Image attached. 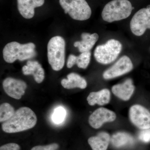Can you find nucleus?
I'll return each mask as SVG.
<instances>
[{
  "label": "nucleus",
  "instance_id": "f257e3e1",
  "mask_svg": "<svg viewBox=\"0 0 150 150\" xmlns=\"http://www.w3.org/2000/svg\"><path fill=\"white\" fill-rule=\"evenodd\" d=\"M37 118L35 112L28 107H21L17 110L13 116L3 123V131L7 133H15L34 127Z\"/></svg>",
  "mask_w": 150,
  "mask_h": 150
},
{
  "label": "nucleus",
  "instance_id": "f03ea898",
  "mask_svg": "<svg viewBox=\"0 0 150 150\" xmlns=\"http://www.w3.org/2000/svg\"><path fill=\"white\" fill-rule=\"evenodd\" d=\"M34 43L22 44L17 42L7 44L3 49L4 60L7 63H13L17 60L22 62L34 58L36 55Z\"/></svg>",
  "mask_w": 150,
  "mask_h": 150
},
{
  "label": "nucleus",
  "instance_id": "7ed1b4c3",
  "mask_svg": "<svg viewBox=\"0 0 150 150\" xmlns=\"http://www.w3.org/2000/svg\"><path fill=\"white\" fill-rule=\"evenodd\" d=\"M133 8L128 0H112L105 6L101 16L107 22L119 21L129 17Z\"/></svg>",
  "mask_w": 150,
  "mask_h": 150
},
{
  "label": "nucleus",
  "instance_id": "20e7f679",
  "mask_svg": "<svg viewBox=\"0 0 150 150\" xmlns=\"http://www.w3.org/2000/svg\"><path fill=\"white\" fill-rule=\"evenodd\" d=\"M66 43L60 36L52 38L48 43V62L55 71L62 70L65 64Z\"/></svg>",
  "mask_w": 150,
  "mask_h": 150
},
{
  "label": "nucleus",
  "instance_id": "39448f33",
  "mask_svg": "<svg viewBox=\"0 0 150 150\" xmlns=\"http://www.w3.org/2000/svg\"><path fill=\"white\" fill-rule=\"evenodd\" d=\"M59 3L65 13L75 20H87L91 16V8L86 0H59Z\"/></svg>",
  "mask_w": 150,
  "mask_h": 150
},
{
  "label": "nucleus",
  "instance_id": "423d86ee",
  "mask_svg": "<svg viewBox=\"0 0 150 150\" xmlns=\"http://www.w3.org/2000/svg\"><path fill=\"white\" fill-rule=\"evenodd\" d=\"M122 48L121 42L115 39H110L105 44L97 46L94 56L100 64H108L116 60Z\"/></svg>",
  "mask_w": 150,
  "mask_h": 150
},
{
  "label": "nucleus",
  "instance_id": "0eeeda50",
  "mask_svg": "<svg viewBox=\"0 0 150 150\" xmlns=\"http://www.w3.org/2000/svg\"><path fill=\"white\" fill-rule=\"evenodd\" d=\"M130 28L132 33L138 36L150 29V6L141 9L134 15L130 22Z\"/></svg>",
  "mask_w": 150,
  "mask_h": 150
},
{
  "label": "nucleus",
  "instance_id": "6e6552de",
  "mask_svg": "<svg viewBox=\"0 0 150 150\" xmlns=\"http://www.w3.org/2000/svg\"><path fill=\"white\" fill-rule=\"evenodd\" d=\"M129 118L131 122L139 129L150 128V112L142 105H134L131 106L129 110Z\"/></svg>",
  "mask_w": 150,
  "mask_h": 150
},
{
  "label": "nucleus",
  "instance_id": "1a4fd4ad",
  "mask_svg": "<svg viewBox=\"0 0 150 150\" xmlns=\"http://www.w3.org/2000/svg\"><path fill=\"white\" fill-rule=\"evenodd\" d=\"M133 64L131 59L127 56L121 57L112 67L105 71L103 75L105 79L118 77L131 71Z\"/></svg>",
  "mask_w": 150,
  "mask_h": 150
},
{
  "label": "nucleus",
  "instance_id": "9d476101",
  "mask_svg": "<svg viewBox=\"0 0 150 150\" xmlns=\"http://www.w3.org/2000/svg\"><path fill=\"white\" fill-rule=\"evenodd\" d=\"M3 86L8 95L14 99L19 100L25 93L27 86L23 81L9 77L4 81Z\"/></svg>",
  "mask_w": 150,
  "mask_h": 150
},
{
  "label": "nucleus",
  "instance_id": "9b49d317",
  "mask_svg": "<svg viewBox=\"0 0 150 150\" xmlns=\"http://www.w3.org/2000/svg\"><path fill=\"white\" fill-rule=\"evenodd\" d=\"M116 118V114L113 111L104 108H100L90 115L88 122L92 128L98 129L104 123L115 121Z\"/></svg>",
  "mask_w": 150,
  "mask_h": 150
},
{
  "label": "nucleus",
  "instance_id": "f8f14e48",
  "mask_svg": "<svg viewBox=\"0 0 150 150\" xmlns=\"http://www.w3.org/2000/svg\"><path fill=\"white\" fill-rule=\"evenodd\" d=\"M45 0H17L18 9L22 16L32 18L35 14L34 9L43 5Z\"/></svg>",
  "mask_w": 150,
  "mask_h": 150
},
{
  "label": "nucleus",
  "instance_id": "ddd939ff",
  "mask_svg": "<svg viewBox=\"0 0 150 150\" xmlns=\"http://www.w3.org/2000/svg\"><path fill=\"white\" fill-rule=\"evenodd\" d=\"M135 86L131 79H128L123 83L113 86L112 88L113 93L124 101L129 100L134 93Z\"/></svg>",
  "mask_w": 150,
  "mask_h": 150
},
{
  "label": "nucleus",
  "instance_id": "4468645a",
  "mask_svg": "<svg viewBox=\"0 0 150 150\" xmlns=\"http://www.w3.org/2000/svg\"><path fill=\"white\" fill-rule=\"evenodd\" d=\"M22 72L25 75H32L38 83H42L45 78L44 70L37 61H28L27 65L23 67Z\"/></svg>",
  "mask_w": 150,
  "mask_h": 150
},
{
  "label": "nucleus",
  "instance_id": "2eb2a0df",
  "mask_svg": "<svg viewBox=\"0 0 150 150\" xmlns=\"http://www.w3.org/2000/svg\"><path fill=\"white\" fill-rule=\"evenodd\" d=\"M82 40L76 41L74 46L77 47L81 53L88 52L93 48L99 38L98 34L94 33L91 34L87 33H83L81 34Z\"/></svg>",
  "mask_w": 150,
  "mask_h": 150
},
{
  "label": "nucleus",
  "instance_id": "dca6fc26",
  "mask_svg": "<svg viewBox=\"0 0 150 150\" xmlns=\"http://www.w3.org/2000/svg\"><path fill=\"white\" fill-rule=\"evenodd\" d=\"M67 77V79H63L61 81L62 86L64 88L69 89L76 88L84 89L86 87V81L78 74L71 73Z\"/></svg>",
  "mask_w": 150,
  "mask_h": 150
},
{
  "label": "nucleus",
  "instance_id": "f3484780",
  "mask_svg": "<svg viewBox=\"0 0 150 150\" xmlns=\"http://www.w3.org/2000/svg\"><path fill=\"white\" fill-rule=\"evenodd\" d=\"M110 139L109 134L105 132H101L96 136L90 137L88 139V143L93 150H106Z\"/></svg>",
  "mask_w": 150,
  "mask_h": 150
},
{
  "label": "nucleus",
  "instance_id": "a211bd4d",
  "mask_svg": "<svg viewBox=\"0 0 150 150\" xmlns=\"http://www.w3.org/2000/svg\"><path fill=\"white\" fill-rule=\"evenodd\" d=\"M110 92L108 89H103L99 91L90 93L87 98V100L90 105L96 104L104 105L110 102Z\"/></svg>",
  "mask_w": 150,
  "mask_h": 150
},
{
  "label": "nucleus",
  "instance_id": "6ab92c4d",
  "mask_svg": "<svg viewBox=\"0 0 150 150\" xmlns=\"http://www.w3.org/2000/svg\"><path fill=\"white\" fill-rule=\"evenodd\" d=\"M91 57V53L90 51L82 53L79 56L70 54L67 60V67L70 69L76 64L79 68L86 69L90 62Z\"/></svg>",
  "mask_w": 150,
  "mask_h": 150
},
{
  "label": "nucleus",
  "instance_id": "aec40b11",
  "mask_svg": "<svg viewBox=\"0 0 150 150\" xmlns=\"http://www.w3.org/2000/svg\"><path fill=\"white\" fill-rule=\"evenodd\" d=\"M110 140L112 146L117 148L129 146L134 143L133 137L130 134L124 132H118L113 134Z\"/></svg>",
  "mask_w": 150,
  "mask_h": 150
},
{
  "label": "nucleus",
  "instance_id": "412c9836",
  "mask_svg": "<svg viewBox=\"0 0 150 150\" xmlns=\"http://www.w3.org/2000/svg\"><path fill=\"white\" fill-rule=\"evenodd\" d=\"M16 111L14 108L9 103H3L0 106V121L5 122L10 119Z\"/></svg>",
  "mask_w": 150,
  "mask_h": 150
},
{
  "label": "nucleus",
  "instance_id": "4be33fe9",
  "mask_svg": "<svg viewBox=\"0 0 150 150\" xmlns=\"http://www.w3.org/2000/svg\"><path fill=\"white\" fill-rule=\"evenodd\" d=\"M67 112L64 107L59 106L56 108L52 115V121L55 124H59L64 121Z\"/></svg>",
  "mask_w": 150,
  "mask_h": 150
},
{
  "label": "nucleus",
  "instance_id": "5701e85b",
  "mask_svg": "<svg viewBox=\"0 0 150 150\" xmlns=\"http://www.w3.org/2000/svg\"><path fill=\"white\" fill-rule=\"evenodd\" d=\"M138 137L141 141L144 143L150 142V128L142 129L139 133Z\"/></svg>",
  "mask_w": 150,
  "mask_h": 150
},
{
  "label": "nucleus",
  "instance_id": "b1692460",
  "mask_svg": "<svg viewBox=\"0 0 150 150\" xmlns=\"http://www.w3.org/2000/svg\"><path fill=\"white\" fill-rule=\"evenodd\" d=\"M59 147L58 144L54 143L46 146H35L31 149V150H56Z\"/></svg>",
  "mask_w": 150,
  "mask_h": 150
},
{
  "label": "nucleus",
  "instance_id": "393cba45",
  "mask_svg": "<svg viewBox=\"0 0 150 150\" xmlns=\"http://www.w3.org/2000/svg\"><path fill=\"white\" fill-rule=\"evenodd\" d=\"M20 147L15 143H9L1 146L0 150H20Z\"/></svg>",
  "mask_w": 150,
  "mask_h": 150
}]
</instances>
